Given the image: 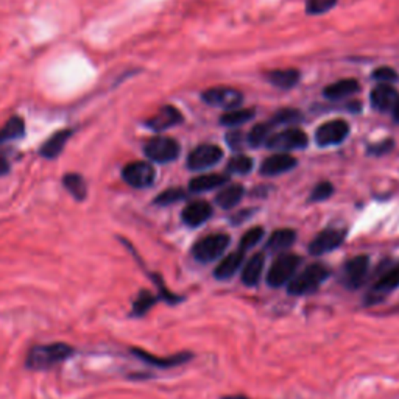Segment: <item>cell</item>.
Masks as SVG:
<instances>
[{
	"label": "cell",
	"mask_w": 399,
	"mask_h": 399,
	"mask_svg": "<svg viewBox=\"0 0 399 399\" xmlns=\"http://www.w3.org/2000/svg\"><path fill=\"white\" fill-rule=\"evenodd\" d=\"M73 354V348L62 341L53 343L35 345L30 348L25 359V367L32 372H45L52 370L56 365L66 362Z\"/></svg>",
	"instance_id": "cell-1"
},
{
	"label": "cell",
	"mask_w": 399,
	"mask_h": 399,
	"mask_svg": "<svg viewBox=\"0 0 399 399\" xmlns=\"http://www.w3.org/2000/svg\"><path fill=\"white\" fill-rule=\"evenodd\" d=\"M329 276V270L324 264H311L300 275L293 276L287 284V292L295 296L312 295L322 287V284Z\"/></svg>",
	"instance_id": "cell-2"
},
{
	"label": "cell",
	"mask_w": 399,
	"mask_h": 399,
	"mask_svg": "<svg viewBox=\"0 0 399 399\" xmlns=\"http://www.w3.org/2000/svg\"><path fill=\"white\" fill-rule=\"evenodd\" d=\"M301 264V258L298 254L292 253H284L278 256L273 262L269 273H267V284L270 287H281L290 282V279L293 278L296 269Z\"/></svg>",
	"instance_id": "cell-3"
},
{
	"label": "cell",
	"mask_w": 399,
	"mask_h": 399,
	"mask_svg": "<svg viewBox=\"0 0 399 399\" xmlns=\"http://www.w3.org/2000/svg\"><path fill=\"white\" fill-rule=\"evenodd\" d=\"M230 236L223 234V232H219V234H210L193 245L192 254L198 262H203V264H208V262H213L215 259H219L221 254L226 252L228 245H230Z\"/></svg>",
	"instance_id": "cell-4"
},
{
	"label": "cell",
	"mask_w": 399,
	"mask_h": 399,
	"mask_svg": "<svg viewBox=\"0 0 399 399\" xmlns=\"http://www.w3.org/2000/svg\"><path fill=\"white\" fill-rule=\"evenodd\" d=\"M144 153L153 162L167 164L175 161L180 156V144L172 138L158 136V138H153L147 142Z\"/></svg>",
	"instance_id": "cell-5"
},
{
	"label": "cell",
	"mask_w": 399,
	"mask_h": 399,
	"mask_svg": "<svg viewBox=\"0 0 399 399\" xmlns=\"http://www.w3.org/2000/svg\"><path fill=\"white\" fill-rule=\"evenodd\" d=\"M122 178L131 187L145 189V187H150L155 182L156 172L150 162L134 161L122 169Z\"/></svg>",
	"instance_id": "cell-6"
},
{
	"label": "cell",
	"mask_w": 399,
	"mask_h": 399,
	"mask_svg": "<svg viewBox=\"0 0 399 399\" xmlns=\"http://www.w3.org/2000/svg\"><path fill=\"white\" fill-rule=\"evenodd\" d=\"M265 145L269 147L270 150H276L279 153L300 150V148H304L307 145V136L304 131H301L300 128H289L281 131V133L271 134L270 138L267 139Z\"/></svg>",
	"instance_id": "cell-7"
},
{
	"label": "cell",
	"mask_w": 399,
	"mask_h": 399,
	"mask_svg": "<svg viewBox=\"0 0 399 399\" xmlns=\"http://www.w3.org/2000/svg\"><path fill=\"white\" fill-rule=\"evenodd\" d=\"M221 158H223V150L220 147L203 144L191 152L189 158H187V167L191 170H204L219 164Z\"/></svg>",
	"instance_id": "cell-8"
},
{
	"label": "cell",
	"mask_w": 399,
	"mask_h": 399,
	"mask_svg": "<svg viewBox=\"0 0 399 399\" xmlns=\"http://www.w3.org/2000/svg\"><path fill=\"white\" fill-rule=\"evenodd\" d=\"M346 231L341 228H328L322 231L309 245V253L312 256H323L329 252L337 250L343 243Z\"/></svg>",
	"instance_id": "cell-9"
},
{
	"label": "cell",
	"mask_w": 399,
	"mask_h": 399,
	"mask_svg": "<svg viewBox=\"0 0 399 399\" xmlns=\"http://www.w3.org/2000/svg\"><path fill=\"white\" fill-rule=\"evenodd\" d=\"M203 100L210 106L223 108V110H236L242 105L243 95L241 90L232 88H213L203 94Z\"/></svg>",
	"instance_id": "cell-10"
},
{
	"label": "cell",
	"mask_w": 399,
	"mask_h": 399,
	"mask_svg": "<svg viewBox=\"0 0 399 399\" xmlns=\"http://www.w3.org/2000/svg\"><path fill=\"white\" fill-rule=\"evenodd\" d=\"M350 134V125L345 121H330L323 123L315 133V141L320 147L341 144Z\"/></svg>",
	"instance_id": "cell-11"
},
{
	"label": "cell",
	"mask_w": 399,
	"mask_h": 399,
	"mask_svg": "<svg viewBox=\"0 0 399 399\" xmlns=\"http://www.w3.org/2000/svg\"><path fill=\"white\" fill-rule=\"evenodd\" d=\"M368 270H370L368 256L361 254L348 261L343 267L345 286L350 289H359L363 286L365 279H367L368 275Z\"/></svg>",
	"instance_id": "cell-12"
},
{
	"label": "cell",
	"mask_w": 399,
	"mask_h": 399,
	"mask_svg": "<svg viewBox=\"0 0 399 399\" xmlns=\"http://www.w3.org/2000/svg\"><path fill=\"white\" fill-rule=\"evenodd\" d=\"M131 352H133L139 361L156 368H173L178 367V365L189 362L192 359V352H178V354L169 357H158L155 354H150V352L141 350V348H131Z\"/></svg>",
	"instance_id": "cell-13"
},
{
	"label": "cell",
	"mask_w": 399,
	"mask_h": 399,
	"mask_svg": "<svg viewBox=\"0 0 399 399\" xmlns=\"http://www.w3.org/2000/svg\"><path fill=\"white\" fill-rule=\"evenodd\" d=\"M213 215V206L208 202H203V200H197V202H192L187 204V206L182 209L181 219L187 226L197 228L200 225L206 223Z\"/></svg>",
	"instance_id": "cell-14"
},
{
	"label": "cell",
	"mask_w": 399,
	"mask_h": 399,
	"mask_svg": "<svg viewBox=\"0 0 399 399\" xmlns=\"http://www.w3.org/2000/svg\"><path fill=\"white\" fill-rule=\"evenodd\" d=\"M182 122V114L175 106H164L147 121V127L153 131H165Z\"/></svg>",
	"instance_id": "cell-15"
},
{
	"label": "cell",
	"mask_w": 399,
	"mask_h": 399,
	"mask_svg": "<svg viewBox=\"0 0 399 399\" xmlns=\"http://www.w3.org/2000/svg\"><path fill=\"white\" fill-rule=\"evenodd\" d=\"M399 101V93L390 84L380 83L372 93V105L378 111H393Z\"/></svg>",
	"instance_id": "cell-16"
},
{
	"label": "cell",
	"mask_w": 399,
	"mask_h": 399,
	"mask_svg": "<svg viewBox=\"0 0 399 399\" xmlns=\"http://www.w3.org/2000/svg\"><path fill=\"white\" fill-rule=\"evenodd\" d=\"M296 165V159L287 153H276L270 158H267L261 165V173L265 176H276L286 173Z\"/></svg>",
	"instance_id": "cell-17"
},
{
	"label": "cell",
	"mask_w": 399,
	"mask_h": 399,
	"mask_svg": "<svg viewBox=\"0 0 399 399\" xmlns=\"http://www.w3.org/2000/svg\"><path fill=\"white\" fill-rule=\"evenodd\" d=\"M243 258H245V252L242 250H237V252L228 254L226 258L220 261V264L215 267L214 270V276L219 279V281H226L236 275L243 264Z\"/></svg>",
	"instance_id": "cell-18"
},
{
	"label": "cell",
	"mask_w": 399,
	"mask_h": 399,
	"mask_svg": "<svg viewBox=\"0 0 399 399\" xmlns=\"http://www.w3.org/2000/svg\"><path fill=\"white\" fill-rule=\"evenodd\" d=\"M264 267H265V256L262 253L254 254L253 258L243 265V270L241 275L242 284H245L247 287L258 286L262 273H264Z\"/></svg>",
	"instance_id": "cell-19"
},
{
	"label": "cell",
	"mask_w": 399,
	"mask_h": 399,
	"mask_svg": "<svg viewBox=\"0 0 399 399\" xmlns=\"http://www.w3.org/2000/svg\"><path fill=\"white\" fill-rule=\"evenodd\" d=\"M398 287H399V264L393 265L390 270H387L384 275L378 279V282L373 286L370 296H374V300L379 301L382 296L390 293L391 290H396Z\"/></svg>",
	"instance_id": "cell-20"
},
{
	"label": "cell",
	"mask_w": 399,
	"mask_h": 399,
	"mask_svg": "<svg viewBox=\"0 0 399 399\" xmlns=\"http://www.w3.org/2000/svg\"><path fill=\"white\" fill-rule=\"evenodd\" d=\"M72 131L71 130H62L55 133L52 138H49L44 142L41 150H39V155L45 159H55L61 155V152L64 150V147L67 144V141L71 139Z\"/></svg>",
	"instance_id": "cell-21"
},
{
	"label": "cell",
	"mask_w": 399,
	"mask_h": 399,
	"mask_svg": "<svg viewBox=\"0 0 399 399\" xmlns=\"http://www.w3.org/2000/svg\"><path fill=\"white\" fill-rule=\"evenodd\" d=\"M296 241V231L290 230V228H282V230H276L271 232L267 242V250L271 253H282L287 248L292 247Z\"/></svg>",
	"instance_id": "cell-22"
},
{
	"label": "cell",
	"mask_w": 399,
	"mask_h": 399,
	"mask_svg": "<svg viewBox=\"0 0 399 399\" xmlns=\"http://www.w3.org/2000/svg\"><path fill=\"white\" fill-rule=\"evenodd\" d=\"M228 181V176L219 175V173H208V175H200L197 178L191 180L189 182V191L193 193H202L217 189V187L223 186Z\"/></svg>",
	"instance_id": "cell-23"
},
{
	"label": "cell",
	"mask_w": 399,
	"mask_h": 399,
	"mask_svg": "<svg viewBox=\"0 0 399 399\" xmlns=\"http://www.w3.org/2000/svg\"><path fill=\"white\" fill-rule=\"evenodd\" d=\"M359 90V83L356 80H340V82H335L332 84H329L324 89V97L329 100H340L345 99V97H350Z\"/></svg>",
	"instance_id": "cell-24"
},
{
	"label": "cell",
	"mask_w": 399,
	"mask_h": 399,
	"mask_svg": "<svg viewBox=\"0 0 399 399\" xmlns=\"http://www.w3.org/2000/svg\"><path fill=\"white\" fill-rule=\"evenodd\" d=\"M243 193H245V189L241 184H231L217 193V197H215V203H217L221 209H231L241 203V200L243 198Z\"/></svg>",
	"instance_id": "cell-25"
},
{
	"label": "cell",
	"mask_w": 399,
	"mask_h": 399,
	"mask_svg": "<svg viewBox=\"0 0 399 399\" xmlns=\"http://www.w3.org/2000/svg\"><path fill=\"white\" fill-rule=\"evenodd\" d=\"M62 186L66 187V191L77 200V202H84L88 197V186L86 181L80 173H67L62 178Z\"/></svg>",
	"instance_id": "cell-26"
},
{
	"label": "cell",
	"mask_w": 399,
	"mask_h": 399,
	"mask_svg": "<svg viewBox=\"0 0 399 399\" xmlns=\"http://www.w3.org/2000/svg\"><path fill=\"white\" fill-rule=\"evenodd\" d=\"M267 78L271 84H275L279 89H290L300 82V72L295 69H282L273 71L267 73Z\"/></svg>",
	"instance_id": "cell-27"
},
{
	"label": "cell",
	"mask_w": 399,
	"mask_h": 399,
	"mask_svg": "<svg viewBox=\"0 0 399 399\" xmlns=\"http://www.w3.org/2000/svg\"><path fill=\"white\" fill-rule=\"evenodd\" d=\"M24 134H25L24 121H22L21 117H11L10 121L5 123V127L0 130V144L21 139Z\"/></svg>",
	"instance_id": "cell-28"
},
{
	"label": "cell",
	"mask_w": 399,
	"mask_h": 399,
	"mask_svg": "<svg viewBox=\"0 0 399 399\" xmlns=\"http://www.w3.org/2000/svg\"><path fill=\"white\" fill-rule=\"evenodd\" d=\"M158 301V296L153 295L148 290H141L139 295L136 296V300L133 301V311H131V315L133 317H144L145 313L152 309L155 303Z\"/></svg>",
	"instance_id": "cell-29"
},
{
	"label": "cell",
	"mask_w": 399,
	"mask_h": 399,
	"mask_svg": "<svg viewBox=\"0 0 399 399\" xmlns=\"http://www.w3.org/2000/svg\"><path fill=\"white\" fill-rule=\"evenodd\" d=\"M275 127H276V125L273 123L271 121L267 122V123L256 125V127L252 131H250V134L247 138L248 144L252 147H259L262 144H265L267 139H269L271 136V130Z\"/></svg>",
	"instance_id": "cell-30"
},
{
	"label": "cell",
	"mask_w": 399,
	"mask_h": 399,
	"mask_svg": "<svg viewBox=\"0 0 399 399\" xmlns=\"http://www.w3.org/2000/svg\"><path fill=\"white\" fill-rule=\"evenodd\" d=\"M253 116H254L253 110H230L220 117V122L221 125H225V127H237V125L252 121Z\"/></svg>",
	"instance_id": "cell-31"
},
{
	"label": "cell",
	"mask_w": 399,
	"mask_h": 399,
	"mask_svg": "<svg viewBox=\"0 0 399 399\" xmlns=\"http://www.w3.org/2000/svg\"><path fill=\"white\" fill-rule=\"evenodd\" d=\"M226 170L234 175H247L253 170V159L245 155H237L230 159V162L226 165Z\"/></svg>",
	"instance_id": "cell-32"
},
{
	"label": "cell",
	"mask_w": 399,
	"mask_h": 399,
	"mask_svg": "<svg viewBox=\"0 0 399 399\" xmlns=\"http://www.w3.org/2000/svg\"><path fill=\"white\" fill-rule=\"evenodd\" d=\"M262 237H264V228L262 226L252 228V230H248L241 237V242H239V250H242V252L247 253L248 250L254 248L256 245L262 241Z\"/></svg>",
	"instance_id": "cell-33"
},
{
	"label": "cell",
	"mask_w": 399,
	"mask_h": 399,
	"mask_svg": "<svg viewBox=\"0 0 399 399\" xmlns=\"http://www.w3.org/2000/svg\"><path fill=\"white\" fill-rule=\"evenodd\" d=\"M184 198H186L184 191L180 189V187H172V189H167L159 193L155 198V204H159V206H170V204L178 203Z\"/></svg>",
	"instance_id": "cell-34"
},
{
	"label": "cell",
	"mask_w": 399,
	"mask_h": 399,
	"mask_svg": "<svg viewBox=\"0 0 399 399\" xmlns=\"http://www.w3.org/2000/svg\"><path fill=\"white\" fill-rule=\"evenodd\" d=\"M334 193V186L328 181H323L320 184H317L313 187V191L311 192V202H324Z\"/></svg>",
	"instance_id": "cell-35"
},
{
	"label": "cell",
	"mask_w": 399,
	"mask_h": 399,
	"mask_svg": "<svg viewBox=\"0 0 399 399\" xmlns=\"http://www.w3.org/2000/svg\"><path fill=\"white\" fill-rule=\"evenodd\" d=\"M337 0H307V13L323 14L335 5Z\"/></svg>",
	"instance_id": "cell-36"
},
{
	"label": "cell",
	"mask_w": 399,
	"mask_h": 399,
	"mask_svg": "<svg viewBox=\"0 0 399 399\" xmlns=\"http://www.w3.org/2000/svg\"><path fill=\"white\" fill-rule=\"evenodd\" d=\"M300 111L296 110H281L275 114V117L271 119V122L275 125H284V123H295L300 121Z\"/></svg>",
	"instance_id": "cell-37"
},
{
	"label": "cell",
	"mask_w": 399,
	"mask_h": 399,
	"mask_svg": "<svg viewBox=\"0 0 399 399\" xmlns=\"http://www.w3.org/2000/svg\"><path fill=\"white\" fill-rule=\"evenodd\" d=\"M373 77H374L376 80H378V82L384 83V84L390 83V82H396V80H398L396 72L393 71V69H390V67H380V69L374 71Z\"/></svg>",
	"instance_id": "cell-38"
},
{
	"label": "cell",
	"mask_w": 399,
	"mask_h": 399,
	"mask_svg": "<svg viewBox=\"0 0 399 399\" xmlns=\"http://www.w3.org/2000/svg\"><path fill=\"white\" fill-rule=\"evenodd\" d=\"M393 145H395V142L393 141H384V142H379V144H376L373 147L368 148V152L372 153V155L376 156H380V155H385V153H389Z\"/></svg>",
	"instance_id": "cell-39"
},
{
	"label": "cell",
	"mask_w": 399,
	"mask_h": 399,
	"mask_svg": "<svg viewBox=\"0 0 399 399\" xmlns=\"http://www.w3.org/2000/svg\"><path fill=\"white\" fill-rule=\"evenodd\" d=\"M243 142V138H242V134L241 133H231V134H228V144H230L232 148H239V145H241Z\"/></svg>",
	"instance_id": "cell-40"
},
{
	"label": "cell",
	"mask_w": 399,
	"mask_h": 399,
	"mask_svg": "<svg viewBox=\"0 0 399 399\" xmlns=\"http://www.w3.org/2000/svg\"><path fill=\"white\" fill-rule=\"evenodd\" d=\"M10 172V164L5 158L0 156V176L7 175Z\"/></svg>",
	"instance_id": "cell-41"
},
{
	"label": "cell",
	"mask_w": 399,
	"mask_h": 399,
	"mask_svg": "<svg viewBox=\"0 0 399 399\" xmlns=\"http://www.w3.org/2000/svg\"><path fill=\"white\" fill-rule=\"evenodd\" d=\"M393 117H395V121L399 123V101L396 104V106L393 108Z\"/></svg>",
	"instance_id": "cell-42"
},
{
	"label": "cell",
	"mask_w": 399,
	"mask_h": 399,
	"mask_svg": "<svg viewBox=\"0 0 399 399\" xmlns=\"http://www.w3.org/2000/svg\"><path fill=\"white\" fill-rule=\"evenodd\" d=\"M223 399H247V398L242 396V395H239V396H228V398H223Z\"/></svg>",
	"instance_id": "cell-43"
}]
</instances>
